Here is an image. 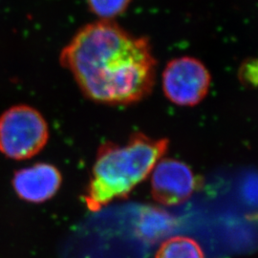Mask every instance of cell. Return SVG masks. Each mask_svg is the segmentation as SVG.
Here are the masks:
<instances>
[{
	"label": "cell",
	"instance_id": "obj_3",
	"mask_svg": "<svg viewBox=\"0 0 258 258\" xmlns=\"http://www.w3.org/2000/svg\"><path fill=\"white\" fill-rule=\"evenodd\" d=\"M49 128L35 108L16 105L0 116V152L14 160L37 155L46 146Z\"/></svg>",
	"mask_w": 258,
	"mask_h": 258
},
{
	"label": "cell",
	"instance_id": "obj_7",
	"mask_svg": "<svg viewBox=\"0 0 258 258\" xmlns=\"http://www.w3.org/2000/svg\"><path fill=\"white\" fill-rule=\"evenodd\" d=\"M155 258H205V254L196 240L184 235H176L160 246Z\"/></svg>",
	"mask_w": 258,
	"mask_h": 258
},
{
	"label": "cell",
	"instance_id": "obj_1",
	"mask_svg": "<svg viewBox=\"0 0 258 258\" xmlns=\"http://www.w3.org/2000/svg\"><path fill=\"white\" fill-rule=\"evenodd\" d=\"M59 59L94 102L135 103L148 97L155 83L156 60L148 38L134 37L110 20L82 28Z\"/></svg>",
	"mask_w": 258,
	"mask_h": 258
},
{
	"label": "cell",
	"instance_id": "obj_5",
	"mask_svg": "<svg viewBox=\"0 0 258 258\" xmlns=\"http://www.w3.org/2000/svg\"><path fill=\"white\" fill-rule=\"evenodd\" d=\"M150 175L151 194L158 203L166 206L185 202L199 183L189 166L171 158H162Z\"/></svg>",
	"mask_w": 258,
	"mask_h": 258
},
{
	"label": "cell",
	"instance_id": "obj_2",
	"mask_svg": "<svg viewBox=\"0 0 258 258\" xmlns=\"http://www.w3.org/2000/svg\"><path fill=\"white\" fill-rule=\"evenodd\" d=\"M168 148L166 139L135 133L121 146L107 142L99 148L92 177L83 200L97 212L111 201L124 198L151 174Z\"/></svg>",
	"mask_w": 258,
	"mask_h": 258
},
{
	"label": "cell",
	"instance_id": "obj_8",
	"mask_svg": "<svg viewBox=\"0 0 258 258\" xmlns=\"http://www.w3.org/2000/svg\"><path fill=\"white\" fill-rule=\"evenodd\" d=\"M93 14L103 20H109L121 15L127 9L131 0H86Z\"/></svg>",
	"mask_w": 258,
	"mask_h": 258
},
{
	"label": "cell",
	"instance_id": "obj_6",
	"mask_svg": "<svg viewBox=\"0 0 258 258\" xmlns=\"http://www.w3.org/2000/svg\"><path fill=\"white\" fill-rule=\"evenodd\" d=\"M61 181V174L55 166L40 163L17 171L13 178V186L21 199L42 203L56 194Z\"/></svg>",
	"mask_w": 258,
	"mask_h": 258
},
{
	"label": "cell",
	"instance_id": "obj_4",
	"mask_svg": "<svg viewBox=\"0 0 258 258\" xmlns=\"http://www.w3.org/2000/svg\"><path fill=\"white\" fill-rule=\"evenodd\" d=\"M163 90L166 98L179 106H194L210 91L212 78L197 58L182 56L172 59L163 73Z\"/></svg>",
	"mask_w": 258,
	"mask_h": 258
}]
</instances>
